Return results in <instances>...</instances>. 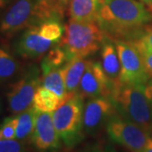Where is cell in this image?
Returning a JSON list of instances; mask_svg holds the SVG:
<instances>
[{
    "mask_svg": "<svg viewBox=\"0 0 152 152\" xmlns=\"http://www.w3.org/2000/svg\"><path fill=\"white\" fill-rule=\"evenodd\" d=\"M37 109L33 105L17 115V126L15 130V139L18 140L26 142L31 140L32 135L35 122H36Z\"/></svg>",
    "mask_w": 152,
    "mask_h": 152,
    "instance_id": "obj_17",
    "label": "cell"
},
{
    "mask_svg": "<svg viewBox=\"0 0 152 152\" xmlns=\"http://www.w3.org/2000/svg\"><path fill=\"white\" fill-rule=\"evenodd\" d=\"M140 1H141L142 3H144L145 5L152 10V0H140Z\"/></svg>",
    "mask_w": 152,
    "mask_h": 152,
    "instance_id": "obj_32",
    "label": "cell"
},
{
    "mask_svg": "<svg viewBox=\"0 0 152 152\" xmlns=\"http://www.w3.org/2000/svg\"><path fill=\"white\" fill-rule=\"evenodd\" d=\"M1 106L2 105H1V100H0V113H1Z\"/></svg>",
    "mask_w": 152,
    "mask_h": 152,
    "instance_id": "obj_33",
    "label": "cell"
},
{
    "mask_svg": "<svg viewBox=\"0 0 152 152\" xmlns=\"http://www.w3.org/2000/svg\"><path fill=\"white\" fill-rule=\"evenodd\" d=\"M139 52H152V25H146L136 36V37L129 42Z\"/></svg>",
    "mask_w": 152,
    "mask_h": 152,
    "instance_id": "obj_22",
    "label": "cell"
},
{
    "mask_svg": "<svg viewBox=\"0 0 152 152\" xmlns=\"http://www.w3.org/2000/svg\"><path fill=\"white\" fill-rule=\"evenodd\" d=\"M106 129L113 141L130 152H143L151 137L139 125L122 117L118 112L109 118Z\"/></svg>",
    "mask_w": 152,
    "mask_h": 152,
    "instance_id": "obj_6",
    "label": "cell"
},
{
    "mask_svg": "<svg viewBox=\"0 0 152 152\" xmlns=\"http://www.w3.org/2000/svg\"><path fill=\"white\" fill-rule=\"evenodd\" d=\"M113 86L99 62L91 61L82 76L78 95L82 98H111Z\"/></svg>",
    "mask_w": 152,
    "mask_h": 152,
    "instance_id": "obj_9",
    "label": "cell"
},
{
    "mask_svg": "<svg viewBox=\"0 0 152 152\" xmlns=\"http://www.w3.org/2000/svg\"><path fill=\"white\" fill-rule=\"evenodd\" d=\"M64 67L42 73V86L56 94L62 103L71 97L66 91Z\"/></svg>",
    "mask_w": 152,
    "mask_h": 152,
    "instance_id": "obj_16",
    "label": "cell"
},
{
    "mask_svg": "<svg viewBox=\"0 0 152 152\" xmlns=\"http://www.w3.org/2000/svg\"><path fill=\"white\" fill-rule=\"evenodd\" d=\"M116 113L111 98H91L84 106V131L89 134H96L103 126H106L109 118Z\"/></svg>",
    "mask_w": 152,
    "mask_h": 152,
    "instance_id": "obj_11",
    "label": "cell"
},
{
    "mask_svg": "<svg viewBox=\"0 0 152 152\" xmlns=\"http://www.w3.org/2000/svg\"><path fill=\"white\" fill-rule=\"evenodd\" d=\"M97 24L113 41L130 42L152 22V10L140 0H104Z\"/></svg>",
    "mask_w": 152,
    "mask_h": 152,
    "instance_id": "obj_1",
    "label": "cell"
},
{
    "mask_svg": "<svg viewBox=\"0 0 152 152\" xmlns=\"http://www.w3.org/2000/svg\"><path fill=\"white\" fill-rule=\"evenodd\" d=\"M43 22L38 0H15L0 22V33L7 37Z\"/></svg>",
    "mask_w": 152,
    "mask_h": 152,
    "instance_id": "obj_5",
    "label": "cell"
},
{
    "mask_svg": "<svg viewBox=\"0 0 152 152\" xmlns=\"http://www.w3.org/2000/svg\"><path fill=\"white\" fill-rule=\"evenodd\" d=\"M0 152H27L26 142L13 140H0Z\"/></svg>",
    "mask_w": 152,
    "mask_h": 152,
    "instance_id": "obj_24",
    "label": "cell"
},
{
    "mask_svg": "<svg viewBox=\"0 0 152 152\" xmlns=\"http://www.w3.org/2000/svg\"><path fill=\"white\" fill-rule=\"evenodd\" d=\"M58 42L42 37L38 31V26L27 28L15 45V52L26 59H37L43 57L54 45Z\"/></svg>",
    "mask_w": 152,
    "mask_h": 152,
    "instance_id": "obj_12",
    "label": "cell"
},
{
    "mask_svg": "<svg viewBox=\"0 0 152 152\" xmlns=\"http://www.w3.org/2000/svg\"><path fill=\"white\" fill-rule=\"evenodd\" d=\"M61 104L57 95L42 86H39L33 99V107L42 112L53 113Z\"/></svg>",
    "mask_w": 152,
    "mask_h": 152,
    "instance_id": "obj_18",
    "label": "cell"
},
{
    "mask_svg": "<svg viewBox=\"0 0 152 152\" xmlns=\"http://www.w3.org/2000/svg\"><path fill=\"white\" fill-rule=\"evenodd\" d=\"M140 53L141 54L145 69L150 76H152V52L143 51V52H140Z\"/></svg>",
    "mask_w": 152,
    "mask_h": 152,
    "instance_id": "obj_26",
    "label": "cell"
},
{
    "mask_svg": "<svg viewBox=\"0 0 152 152\" xmlns=\"http://www.w3.org/2000/svg\"><path fill=\"white\" fill-rule=\"evenodd\" d=\"M145 94L152 106V76H151L145 86Z\"/></svg>",
    "mask_w": 152,
    "mask_h": 152,
    "instance_id": "obj_28",
    "label": "cell"
},
{
    "mask_svg": "<svg viewBox=\"0 0 152 152\" xmlns=\"http://www.w3.org/2000/svg\"><path fill=\"white\" fill-rule=\"evenodd\" d=\"M71 0H58V3H59V6L61 8V10L65 12L66 9L69 7V4H70Z\"/></svg>",
    "mask_w": 152,
    "mask_h": 152,
    "instance_id": "obj_29",
    "label": "cell"
},
{
    "mask_svg": "<svg viewBox=\"0 0 152 152\" xmlns=\"http://www.w3.org/2000/svg\"><path fill=\"white\" fill-rule=\"evenodd\" d=\"M60 137L55 129L53 113L37 109L36 122L31 140L41 152H56L61 146Z\"/></svg>",
    "mask_w": 152,
    "mask_h": 152,
    "instance_id": "obj_10",
    "label": "cell"
},
{
    "mask_svg": "<svg viewBox=\"0 0 152 152\" xmlns=\"http://www.w3.org/2000/svg\"><path fill=\"white\" fill-rule=\"evenodd\" d=\"M83 111V98L76 94L53 112L55 129L61 140L69 148L77 145L84 138Z\"/></svg>",
    "mask_w": 152,
    "mask_h": 152,
    "instance_id": "obj_4",
    "label": "cell"
},
{
    "mask_svg": "<svg viewBox=\"0 0 152 152\" xmlns=\"http://www.w3.org/2000/svg\"><path fill=\"white\" fill-rule=\"evenodd\" d=\"M104 0H71L69 14L71 20L96 22L99 10Z\"/></svg>",
    "mask_w": 152,
    "mask_h": 152,
    "instance_id": "obj_14",
    "label": "cell"
},
{
    "mask_svg": "<svg viewBox=\"0 0 152 152\" xmlns=\"http://www.w3.org/2000/svg\"><path fill=\"white\" fill-rule=\"evenodd\" d=\"M140 85H120L113 91L111 100L118 113L142 128L152 136V106Z\"/></svg>",
    "mask_w": 152,
    "mask_h": 152,
    "instance_id": "obj_3",
    "label": "cell"
},
{
    "mask_svg": "<svg viewBox=\"0 0 152 152\" xmlns=\"http://www.w3.org/2000/svg\"><path fill=\"white\" fill-rule=\"evenodd\" d=\"M107 36L97 22L78 21L71 20L64 27V35L59 42L69 61L87 57L102 48Z\"/></svg>",
    "mask_w": 152,
    "mask_h": 152,
    "instance_id": "obj_2",
    "label": "cell"
},
{
    "mask_svg": "<svg viewBox=\"0 0 152 152\" xmlns=\"http://www.w3.org/2000/svg\"><path fill=\"white\" fill-rule=\"evenodd\" d=\"M67 53L60 43H57L47 53L42 61L41 72L44 73L47 71L63 68L69 63Z\"/></svg>",
    "mask_w": 152,
    "mask_h": 152,
    "instance_id": "obj_19",
    "label": "cell"
},
{
    "mask_svg": "<svg viewBox=\"0 0 152 152\" xmlns=\"http://www.w3.org/2000/svg\"><path fill=\"white\" fill-rule=\"evenodd\" d=\"M64 28L60 20H50L38 26L39 34L49 41L59 42L63 37Z\"/></svg>",
    "mask_w": 152,
    "mask_h": 152,
    "instance_id": "obj_21",
    "label": "cell"
},
{
    "mask_svg": "<svg viewBox=\"0 0 152 152\" xmlns=\"http://www.w3.org/2000/svg\"><path fill=\"white\" fill-rule=\"evenodd\" d=\"M119 58V85L145 86L151 78L144 65L141 54L129 42L113 41ZM115 89V88H114Z\"/></svg>",
    "mask_w": 152,
    "mask_h": 152,
    "instance_id": "obj_7",
    "label": "cell"
},
{
    "mask_svg": "<svg viewBox=\"0 0 152 152\" xmlns=\"http://www.w3.org/2000/svg\"><path fill=\"white\" fill-rule=\"evenodd\" d=\"M44 10L55 15L64 17V12L61 10L58 0H38Z\"/></svg>",
    "mask_w": 152,
    "mask_h": 152,
    "instance_id": "obj_25",
    "label": "cell"
},
{
    "mask_svg": "<svg viewBox=\"0 0 152 152\" xmlns=\"http://www.w3.org/2000/svg\"><path fill=\"white\" fill-rule=\"evenodd\" d=\"M113 42V40L107 38L102 44V66L110 81L112 82L114 90V88L119 85L121 64L118 51Z\"/></svg>",
    "mask_w": 152,
    "mask_h": 152,
    "instance_id": "obj_13",
    "label": "cell"
},
{
    "mask_svg": "<svg viewBox=\"0 0 152 152\" xmlns=\"http://www.w3.org/2000/svg\"><path fill=\"white\" fill-rule=\"evenodd\" d=\"M86 152H117L114 147L111 145H97L90 148Z\"/></svg>",
    "mask_w": 152,
    "mask_h": 152,
    "instance_id": "obj_27",
    "label": "cell"
},
{
    "mask_svg": "<svg viewBox=\"0 0 152 152\" xmlns=\"http://www.w3.org/2000/svg\"><path fill=\"white\" fill-rule=\"evenodd\" d=\"M11 2V0H0V10L5 8Z\"/></svg>",
    "mask_w": 152,
    "mask_h": 152,
    "instance_id": "obj_31",
    "label": "cell"
},
{
    "mask_svg": "<svg viewBox=\"0 0 152 152\" xmlns=\"http://www.w3.org/2000/svg\"><path fill=\"white\" fill-rule=\"evenodd\" d=\"M143 152H152V136L149 138L146 145L145 147Z\"/></svg>",
    "mask_w": 152,
    "mask_h": 152,
    "instance_id": "obj_30",
    "label": "cell"
},
{
    "mask_svg": "<svg viewBox=\"0 0 152 152\" xmlns=\"http://www.w3.org/2000/svg\"><path fill=\"white\" fill-rule=\"evenodd\" d=\"M17 117H10L4 120L0 125V140L15 139Z\"/></svg>",
    "mask_w": 152,
    "mask_h": 152,
    "instance_id": "obj_23",
    "label": "cell"
},
{
    "mask_svg": "<svg viewBox=\"0 0 152 152\" xmlns=\"http://www.w3.org/2000/svg\"><path fill=\"white\" fill-rule=\"evenodd\" d=\"M20 69L19 62L7 50L0 48V83L12 79Z\"/></svg>",
    "mask_w": 152,
    "mask_h": 152,
    "instance_id": "obj_20",
    "label": "cell"
},
{
    "mask_svg": "<svg viewBox=\"0 0 152 152\" xmlns=\"http://www.w3.org/2000/svg\"><path fill=\"white\" fill-rule=\"evenodd\" d=\"M91 60L76 58L70 60L64 67V81L68 94L73 96L78 94L80 80Z\"/></svg>",
    "mask_w": 152,
    "mask_h": 152,
    "instance_id": "obj_15",
    "label": "cell"
},
{
    "mask_svg": "<svg viewBox=\"0 0 152 152\" xmlns=\"http://www.w3.org/2000/svg\"><path fill=\"white\" fill-rule=\"evenodd\" d=\"M42 86V72L37 66L27 69L22 77L12 85L7 94L9 109L12 113L19 114L33 105V99Z\"/></svg>",
    "mask_w": 152,
    "mask_h": 152,
    "instance_id": "obj_8",
    "label": "cell"
}]
</instances>
